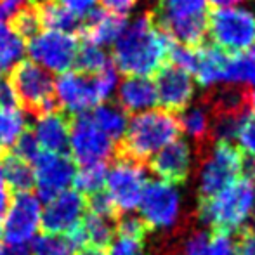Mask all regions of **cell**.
I'll return each mask as SVG.
<instances>
[{"mask_svg": "<svg viewBox=\"0 0 255 255\" xmlns=\"http://www.w3.org/2000/svg\"><path fill=\"white\" fill-rule=\"evenodd\" d=\"M174 40L156 24L153 10H146L117 38L113 61L127 77H151L168 63Z\"/></svg>", "mask_w": 255, "mask_h": 255, "instance_id": "obj_1", "label": "cell"}, {"mask_svg": "<svg viewBox=\"0 0 255 255\" xmlns=\"http://www.w3.org/2000/svg\"><path fill=\"white\" fill-rule=\"evenodd\" d=\"M179 122L174 113L165 110H148L128 120L125 134L115 148V156L127 158L146 165L163 146L177 139Z\"/></svg>", "mask_w": 255, "mask_h": 255, "instance_id": "obj_2", "label": "cell"}, {"mask_svg": "<svg viewBox=\"0 0 255 255\" xmlns=\"http://www.w3.org/2000/svg\"><path fill=\"white\" fill-rule=\"evenodd\" d=\"M255 207V184L250 177L240 175L217 195L200 200L198 217L214 233H236L247 228Z\"/></svg>", "mask_w": 255, "mask_h": 255, "instance_id": "obj_3", "label": "cell"}, {"mask_svg": "<svg viewBox=\"0 0 255 255\" xmlns=\"http://www.w3.org/2000/svg\"><path fill=\"white\" fill-rule=\"evenodd\" d=\"M156 24L177 44L196 49L207 35V0H158Z\"/></svg>", "mask_w": 255, "mask_h": 255, "instance_id": "obj_4", "label": "cell"}, {"mask_svg": "<svg viewBox=\"0 0 255 255\" xmlns=\"http://www.w3.org/2000/svg\"><path fill=\"white\" fill-rule=\"evenodd\" d=\"M7 84L10 85L21 110L40 118L59 111V103L54 92V78L45 68L30 59L17 61L9 71Z\"/></svg>", "mask_w": 255, "mask_h": 255, "instance_id": "obj_5", "label": "cell"}, {"mask_svg": "<svg viewBox=\"0 0 255 255\" xmlns=\"http://www.w3.org/2000/svg\"><path fill=\"white\" fill-rule=\"evenodd\" d=\"M198 156V196L207 200L238 179L245 167V156L231 142L214 141L196 151Z\"/></svg>", "mask_w": 255, "mask_h": 255, "instance_id": "obj_6", "label": "cell"}, {"mask_svg": "<svg viewBox=\"0 0 255 255\" xmlns=\"http://www.w3.org/2000/svg\"><path fill=\"white\" fill-rule=\"evenodd\" d=\"M207 33L226 54L245 52L255 42V12L243 7H217L207 17Z\"/></svg>", "mask_w": 255, "mask_h": 255, "instance_id": "obj_7", "label": "cell"}, {"mask_svg": "<svg viewBox=\"0 0 255 255\" xmlns=\"http://www.w3.org/2000/svg\"><path fill=\"white\" fill-rule=\"evenodd\" d=\"M141 219L149 231H167L179 224L182 198L175 184L161 179L146 182L139 202Z\"/></svg>", "mask_w": 255, "mask_h": 255, "instance_id": "obj_8", "label": "cell"}, {"mask_svg": "<svg viewBox=\"0 0 255 255\" xmlns=\"http://www.w3.org/2000/svg\"><path fill=\"white\" fill-rule=\"evenodd\" d=\"M146 182L144 165L115 156L113 165L106 174L104 191L111 198L118 215L130 214L139 207Z\"/></svg>", "mask_w": 255, "mask_h": 255, "instance_id": "obj_9", "label": "cell"}, {"mask_svg": "<svg viewBox=\"0 0 255 255\" xmlns=\"http://www.w3.org/2000/svg\"><path fill=\"white\" fill-rule=\"evenodd\" d=\"M117 142L111 141L104 132L99 130L91 120L89 113L71 117L70 130V156L78 165L106 163L113 158Z\"/></svg>", "mask_w": 255, "mask_h": 255, "instance_id": "obj_10", "label": "cell"}, {"mask_svg": "<svg viewBox=\"0 0 255 255\" xmlns=\"http://www.w3.org/2000/svg\"><path fill=\"white\" fill-rule=\"evenodd\" d=\"M80 38L73 33L44 31L28 40V52L47 70L56 73H66L75 63Z\"/></svg>", "mask_w": 255, "mask_h": 255, "instance_id": "obj_11", "label": "cell"}, {"mask_svg": "<svg viewBox=\"0 0 255 255\" xmlns=\"http://www.w3.org/2000/svg\"><path fill=\"white\" fill-rule=\"evenodd\" d=\"M35 163V188L38 200L51 202L59 193L66 191L73 184L77 165L70 154H54L42 151Z\"/></svg>", "mask_w": 255, "mask_h": 255, "instance_id": "obj_12", "label": "cell"}, {"mask_svg": "<svg viewBox=\"0 0 255 255\" xmlns=\"http://www.w3.org/2000/svg\"><path fill=\"white\" fill-rule=\"evenodd\" d=\"M3 217V236L9 245H26L40 224V200L31 193H17Z\"/></svg>", "mask_w": 255, "mask_h": 255, "instance_id": "obj_13", "label": "cell"}, {"mask_svg": "<svg viewBox=\"0 0 255 255\" xmlns=\"http://www.w3.org/2000/svg\"><path fill=\"white\" fill-rule=\"evenodd\" d=\"M85 212H87L85 195L77 189H66L45 205L44 212L40 214L42 231L51 235L57 233L70 235L80 226Z\"/></svg>", "mask_w": 255, "mask_h": 255, "instance_id": "obj_14", "label": "cell"}, {"mask_svg": "<svg viewBox=\"0 0 255 255\" xmlns=\"http://www.w3.org/2000/svg\"><path fill=\"white\" fill-rule=\"evenodd\" d=\"M54 92L59 108L71 117L87 113V110L101 103L96 92L94 77L78 71L61 73L57 80H54Z\"/></svg>", "mask_w": 255, "mask_h": 255, "instance_id": "obj_15", "label": "cell"}, {"mask_svg": "<svg viewBox=\"0 0 255 255\" xmlns=\"http://www.w3.org/2000/svg\"><path fill=\"white\" fill-rule=\"evenodd\" d=\"M193 160H195L193 146L184 139H174L156 154H153L149 167L161 181L170 184H182L191 175Z\"/></svg>", "mask_w": 255, "mask_h": 255, "instance_id": "obj_16", "label": "cell"}, {"mask_svg": "<svg viewBox=\"0 0 255 255\" xmlns=\"http://www.w3.org/2000/svg\"><path fill=\"white\" fill-rule=\"evenodd\" d=\"M156 98L165 111H182L195 98V82L188 71L167 63L156 73Z\"/></svg>", "mask_w": 255, "mask_h": 255, "instance_id": "obj_17", "label": "cell"}, {"mask_svg": "<svg viewBox=\"0 0 255 255\" xmlns=\"http://www.w3.org/2000/svg\"><path fill=\"white\" fill-rule=\"evenodd\" d=\"M71 115L59 110L37 118L33 132L38 146L54 154H70Z\"/></svg>", "mask_w": 255, "mask_h": 255, "instance_id": "obj_18", "label": "cell"}, {"mask_svg": "<svg viewBox=\"0 0 255 255\" xmlns=\"http://www.w3.org/2000/svg\"><path fill=\"white\" fill-rule=\"evenodd\" d=\"M127 28V19L120 16L104 12L103 9H94L84 17L78 28V38L91 42L94 45H110Z\"/></svg>", "mask_w": 255, "mask_h": 255, "instance_id": "obj_19", "label": "cell"}, {"mask_svg": "<svg viewBox=\"0 0 255 255\" xmlns=\"http://www.w3.org/2000/svg\"><path fill=\"white\" fill-rule=\"evenodd\" d=\"M158 103L154 84L146 77H128L118 87V106L125 113H139Z\"/></svg>", "mask_w": 255, "mask_h": 255, "instance_id": "obj_20", "label": "cell"}, {"mask_svg": "<svg viewBox=\"0 0 255 255\" xmlns=\"http://www.w3.org/2000/svg\"><path fill=\"white\" fill-rule=\"evenodd\" d=\"M226 61H228V54L221 51L219 47H215V45L202 44L200 47H196V61L195 70H193L196 82L207 91L222 84Z\"/></svg>", "mask_w": 255, "mask_h": 255, "instance_id": "obj_21", "label": "cell"}, {"mask_svg": "<svg viewBox=\"0 0 255 255\" xmlns=\"http://www.w3.org/2000/svg\"><path fill=\"white\" fill-rule=\"evenodd\" d=\"M177 122H179V128L184 130L193 139L196 151H200L205 146L214 142L210 134V127H212L210 111H208L207 104L202 99L196 104L184 108L181 111V117L177 118Z\"/></svg>", "mask_w": 255, "mask_h": 255, "instance_id": "obj_22", "label": "cell"}, {"mask_svg": "<svg viewBox=\"0 0 255 255\" xmlns=\"http://www.w3.org/2000/svg\"><path fill=\"white\" fill-rule=\"evenodd\" d=\"M40 19V26L49 31L61 33H77L80 28V17L64 9L57 0H30Z\"/></svg>", "mask_w": 255, "mask_h": 255, "instance_id": "obj_23", "label": "cell"}, {"mask_svg": "<svg viewBox=\"0 0 255 255\" xmlns=\"http://www.w3.org/2000/svg\"><path fill=\"white\" fill-rule=\"evenodd\" d=\"M0 170L5 179V184L14 193H30L35 188V172L30 167V161L23 160L12 151H5L0 158Z\"/></svg>", "mask_w": 255, "mask_h": 255, "instance_id": "obj_24", "label": "cell"}, {"mask_svg": "<svg viewBox=\"0 0 255 255\" xmlns=\"http://www.w3.org/2000/svg\"><path fill=\"white\" fill-rule=\"evenodd\" d=\"M82 233L85 238V247H96V249L108 250L117 236V221L110 217H101L85 212L80 222Z\"/></svg>", "mask_w": 255, "mask_h": 255, "instance_id": "obj_25", "label": "cell"}, {"mask_svg": "<svg viewBox=\"0 0 255 255\" xmlns=\"http://www.w3.org/2000/svg\"><path fill=\"white\" fill-rule=\"evenodd\" d=\"M91 120L101 132L108 135L111 141L118 142L127 128V115L117 104H99L92 113H89Z\"/></svg>", "mask_w": 255, "mask_h": 255, "instance_id": "obj_26", "label": "cell"}, {"mask_svg": "<svg viewBox=\"0 0 255 255\" xmlns=\"http://www.w3.org/2000/svg\"><path fill=\"white\" fill-rule=\"evenodd\" d=\"M222 84L255 89V57L245 52L228 56Z\"/></svg>", "mask_w": 255, "mask_h": 255, "instance_id": "obj_27", "label": "cell"}, {"mask_svg": "<svg viewBox=\"0 0 255 255\" xmlns=\"http://www.w3.org/2000/svg\"><path fill=\"white\" fill-rule=\"evenodd\" d=\"M108 64H110V59H108L106 52L99 45L80 40L77 57H75V63H73L75 71L84 75H96L104 66H108Z\"/></svg>", "mask_w": 255, "mask_h": 255, "instance_id": "obj_28", "label": "cell"}, {"mask_svg": "<svg viewBox=\"0 0 255 255\" xmlns=\"http://www.w3.org/2000/svg\"><path fill=\"white\" fill-rule=\"evenodd\" d=\"M106 174H108L106 163L82 165L73 179L75 189L85 196L101 191V189H104V184H106Z\"/></svg>", "mask_w": 255, "mask_h": 255, "instance_id": "obj_29", "label": "cell"}, {"mask_svg": "<svg viewBox=\"0 0 255 255\" xmlns=\"http://www.w3.org/2000/svg\"><path fill=\"white\" fill-rule=\"evenodd\" d=\"M9 28L21 38V40H31L40 33V19L35 10V7L30 2L24 3L21 9H17L9 17Z\"/></svg>", "mask_w": 255, "mask_h": 255, "instance_id": "obj_30", "label": "cell"}, {"mask_svg": "<svg viewBox=\"0 0 255 255\" xmlns=\"http://www.w3.org/2000/svg\"><path fill=\"white\" fill-rule=\"evenodd\" d=\"M181 238L177 247L168 249L165 255H207L208 245H210V235L205 229H189L181 231Z\"/></svg>", "mask_w": 255, "mask_h": 255, "instance_id": "obj_31", "label": "cell"}, {"mask_svg": "<svg viewBox=\"0 0 255 255\" xmlns=\"http://www.w3.org/2000/svg\"><path fill=\"white\" fill-rule=\"evenodd\" d=\"M23 40L10 30L5 21H0V70H10L23 56Z\"/></svg>", "mask_w": 255, "mask_h": 255, "instance_id": "obj_32", "label": "cell"}, {"mask_svg": "<svg viewBox=\"0 0 255 255\" xmlns=\"http://www.w3.org/2000/svg\"><path fill=\"white\" fill-rule=\"evenodd\" d=\"M77 252L75 245L66 235H51L44 233L31 243V255H73Z\"/></svg>", "mask_w": 255, "mask_h": 255, "instance_id": "obj_33", "label": "cell"}, {"mask_svg": "<svg viewBox=\"0 0 255 255\" xmlns=\"http://www.w3.org/2000/svg\"><path fill=\"white\" fill-rule=\"evenodd\" d=\"M26 120L19 110H0V146H12L26 130Z\"/></svg>", "mask_w": 255, "mask_h": 255, "instance_id": "obj_34", "label": "cell"}, {"mask_svg": "<svg viewBox=\"0 0 255 255\" xmlns=\"http://www.w3.org/2000/svg\"><path fill=\"white\" fill-rule=\"evenodd\" d=\"M118 238L108 249V255H144V238L117 235Z\"/></svg>", "mask_w": 255, "mask_h": 255, "instance_id": "obj_35", "label": "cell"}, {"mask_svg": "<svg viewBox=\"0 0 255 255\" xmlns=\"http://www.w3.org/2000/svg\"><path fill=\"white\" fill-rule=\"evenodd\" d=\"M94 77V85H96V92H98L99 101H106L111 96V92L115 91L118 84V73L111 64L104 66L101 71H98Z\"/></svg>", "mask_w": 255, "mask_h": 255, "instance_id": "obj_36", "label": "cell"}, {"mask_svg": "<svg viewBox=\"0 0 255 255\" xmlns=\"http://www.w3.org/2000/svg\"><path fill=\"white\" fill-rule=\"evenodd\" d=\"M12 146H14L12 153L26 161H35L38 154L42 153L40 146H38L37 139H35L33 132H31V128H26V130L16 139V142H14Z\"/></svg>", "mask_w": 255, "mask_h": 255, "instance_id": "obj_37", "label": "cell"}, {"mask_svg": "<svg viewBox=\"0 0 255 255\" xmlns=\"http://www.w3.org/2000/svg\"><path fill=\"white\" fill-rule=\"evenodd\" d=\"M207 255H238V245L228 233H214Z\"/></svg>", "mask_w": 255, "mask_h": 255, "instance_id": "obj_38", "label": "cell"}, {"mask_svg": "<svg viewBox=\"0 0 255 255\" xmlns=\"http://www.w3.org/2000/svg\"><path fill=\"white\" fill-rule=\"evenodd\" d=\"M238 142H240V151L250 158H255V117L250 115L247 118V122L242 125L238 134Z\"/></svg>", "mask_w": 255, "mask_h": 255, "instance_id": "obj_39", "label": "cell"}, {"mask_svg": "<svg viewBox=\"0 0 255 255\" xmlns=\"http://www.w3.org/2000/svg\"><path fill=\"white\" fill-rule=\"evenodd\" d=\"M104 12L113 14V16L125 17L135 5L139 0H99Z\"/></svg>", "mask_w": 255, "mask_h": 255, "instance_id": "obj_40", "label": "cell"}, {"mask_svg": "<svg viewBox=\"0 0 255 255\" xmlns=\"http://www.w3.org/2000/svg\"><path fill=\"white\" fill-rule=\"evenodd\" d=\"M57 2L77 17H85L91 10L96 9L98 0H57Z\"/></svg>", "mask_w": 255, "mask_h": 255, "instance_id": "obj_41", "label": "cell"}, {"mask_svg": "<svg viewBox=\"0 0 255 255\" xmlns=\"http://www.w3.org/2000/svg\"><path fill=\"white\" fill-rule=\"evenodd\" d=\"M236 245H238V255H255V229H242Z\"/></svg>", "mask_w": 255, "mask_h": 255, "instance_id": "obj_42", "label": "cell"}, {"mask_svg": "<svg viewBox=\"0 0 255 255\" xmlns=\"http://www.w3.org/2000/svg\"><path fill=\"white\" fill-rule=\"evenodd\" d=\"M0 110H17V101L7 82H0Z\"/></svg>", "mask_w": 255, "mask_h": 255, "instance_id": "obj_43", "label": "cell"}, {"mask_svg": "<svg viewBox=\"0 0 255 255\" xmlns=\"http://www.w3.org/2000/svg\"><path fill=\"white\" fill-rule=\"evenodd\" d=\"M9 200H10V195H9V188L5 184V179L2 175V170H0V217L7 212L9 208Z\"/></svg>", "mask_w": 255, "mask_h": 255, "instance_id": "obj_44", "label": "cell"}, {"mask_svg": "<svg viewBox=\"0 0 255 255\" xmlns=\"http://www.w3.org/2000/svg\"><path fill=\"white\" fill-rule=\"evenodd\" d=\"M2 255H31V254L26 245H9L7 249H2Z\"/></svg>", "mask_w": 255, "mask_h": 255, "instance_id": "obj_45", "label": "cell"}, {"mask_svg": "<svg viewBox=\"0 0 255 255\" xmlns=\"http://www.w3.org/2000/svg\"><path fill=\"white\" fill-rule=\"evenodd\" d=\"M73 255H108V250H101V249H96V247L87 245V247L78 249Z\"/></svg>", "mask_w": 255, "mask_h": 255, "instance_id": "obj_46", "label": "cell"}, {"mask_svg": "<svg viewBox=\"0 0 255 255\" xmlns=\"http://www.w3.org/2000/svg\"><path fill=\"white\" fill-rule=\"evenodd\" d=\"M207 2H212L217 7H235L236 3H240L242 0H207Z\"/></svg>", "mask_w": 255, "mask_h": 255, "instance_id": "obj_47", "label": "cell"}, {"mask_svg": "<svg viewBox=\"0 0 255 255\" xmlns=\"http://www.w3.org/2000/svg\"><path fill=\"white\" fill-rule=\"evenodd\" d=\"M250 110L255 113V89H250Z\"/></svg>", "mask_w": 255, "mask_h": 255, "instance_id": "obj_48", "label": "cell"}, {"mask_svg": "<svg viewBox=\"0 0 255 255\" xmlns=\"http://www.w3.org/2000/svg\"><path fill=\"white\" fill-rule=\"evenodd\" d=\"M252 181H254V184H255V161H254V165H252Z\"/></svg>", "mask_w": 255, "mask_h": 255, "instance_id": "obj_49", "label": "cell"}, {"mask_svg": "<svg viewBox=\"0 0 255 255\" xmlns=\"http://www.w3.org/2000/svg\"><path fill=\"white\" fill-rule=\"evenodd\" d=\"M0 255H2V229H0Z\"/></svg>", "mask_w": 255, "mask_h": 255, "instance_id": "obj_50", "label": "cell"}, {"mask_svg": "<svg viewBox=\"0 0 255 255\" xmlns=\"http://www.w3.org/2000/svg\"><path fill=\"white\" fill-rule=\"evenodd\" d=\"M252 47H254V54H252V56L255 57V42H254V45H252Z\"/></svg>", "mask_w": 255, "mask_h": 255, "instance_id": "obj_51", "label": "cell"}]
</instances>
